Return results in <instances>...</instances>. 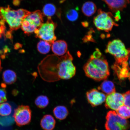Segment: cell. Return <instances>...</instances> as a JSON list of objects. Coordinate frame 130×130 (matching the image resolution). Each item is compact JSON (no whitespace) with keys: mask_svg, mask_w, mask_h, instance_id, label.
<instances>
[{"mask_svg":"<svg viewBox=\"0 0 130 130\" xmlns=\"http://www.w3.org/2000/svg\"><path fill=\"white\" fill-rule=\"evenodd\" d=\"M3 53L4 54L7 55L8 53H9L10 52L11 50L9 47L7 45H5V46L4 48H3Z\"/></svg>","mask_w":130,"mask_h":130,"instance_id":"31","label":"cell"},{"mask_svg":"<svg viewBox=\"0 0 130 130\" xmlns=\"http://www.w3.org/2000/svg\"><path fill=\"white\" fill-rule=\"evenodd\" d=\"M13 4L14 5H18V4H19V0H14L13 1Z\"/></svg>","mask_w":130,"mask_h":130,"instance_id":"33","label":"cell"},{"mask_svg":"<svg viewBox=\"0 0 130 130\" xmlns=\"http://www.w3.org/2000/svg\"><path fill=\"white\" fill-rule=\"evenodd\" d=\"M6 55L5 54L2 55H1V57L2 59H4L6 57Z\"/></svg>","mask_w":130,"mask_h":130,"instance_id":"36","label":"cell"},{"mask_svg":"<svg viewBox=\"0 0 130 130\" xmlns=\"http://www.w3.org/2000/svg\"><path fill=\"white\" fill-rule=\"evenodd\" d=\"M30 13L24 9L12 10L8 5L6 7H0V19L7 23L12 32L20 28L23 21Z\"/></svg>","mask_w":130,"mask_h":130,"instance_id":"3","label":"cell"},{"mask_svg":"<svg viewBox=\"0 0 130 130\" xmlns=\"http://www.w3.org/2000/svg\"><path fill=\"white\" fill-rule=\"evenodd\" d=\"M123 95L124 98L123 104L130 108V90L125 92Z\"/></svg>","mask_w":130,"mask_h":130,"instance_id":"27","label":"cell"},{"mask_svg":"<svg viewBox=\"0 0 130 130\" xmlns=\"http://www.w3.org/2000/svg\"><path fill=\"white\" fill-rule=\"evenodd\" d=\"M105 52L112 55L115 63L127 62L130 56V48L127 49L124 44L119 39H115L108 42Z\"/></svg>","mask_w":130,"mask_h":130,"instance_id":"4","label":"cell"},{"mask_svg":"<svg viewBox=\"0 0 130 130\" xmlns=\"http://www.w3.org/2000/svg\"><path fill=\"white\" fill-rule=\"evenodd\" d=\"M5 22L3 20L0 21V38L2 37L3 35L5 36L6 30L5 24Z\"/></svg>","mask_w":130,"mask_h":130,"instance_id":"29","label":"cell"},{"mask_svg":"<svg viewBox=\"0 0 130 130\" xmlns=\"http://www.w3.org/2000/svg\"><path fill=\"white\" fill-rule=\"evenodd\" d=\"M17 90H15V89H14V90H13L12 92V93L13 95H17V94H18Z\"/></svg>","mask_w":130,"mask_h":130,"instance_id":"35","label":"cell"},{"mask_svg":"<svg viewBox=\"0 0 130 130\" xmlns=\"http://www.w3.org/2000/svg\"><path fill=\"white\" fill-rule=\"evenodd\" d=\"M105 101L106 108L116 111L123 105V94L116 92H113L107 95Z\"/></svg>","mask_w":130,"mask_h":130,"instance_id":"10","label":"cell"},{"mask_svg":"<svg viewBox=\"0 0 130 130\" xmlns=\"http://www.w3.org/2000/svg\"><path fill=\"white\" fill-rule=\"evenodd\" d=\"M43 23V15L39 10L30 12L23 21L21 28L24 34L29 36Z\"/></svg>","mask_w":130,"mask_h":130,"instance_id":"5","label":"cell"},{"mask_svg":"<svg viewBox=\"0 0 130 130\" xmlns=\"http://www.w3.org/2000/svg\"><path fill=\"white\" fill-rule=\"evenodd\" d=\"M52 44L48 42L41 40L37 43V49L39 52L43 54H46L49 52Z\"/></svg>","mask_w":130,"mask_h":130,"instance_id":"20","label":"cell"},{"mask_svg":"<svg viewBox=\"0 0 130 130\" xmlns=\"http://www.w3.org/2000/svg\"><path fill=\"white\" fill-rule=\"evenodd\" d=\"M53 113L55 117L60 120L66 119L69 114L68 108L63 105L58 106L55 107L53 110Z\"/></svg>","mask_w":130,"mask_h":130,"instance_id":"17","label":"cell"},{"mask_svg":"<svg viewBox=\"0 0 130 130\" xmlns=\"http://www.w3.org/2000/svg\"><path fill=\"white\" fill-rule=\"evenodd\" d=\"M97 6L95 3L92 1H87L84 3L82 7V11L87 17L93 15L97 10Z\"/></svg>","mask_w":130,"mask_h":130,"instance_id":"16","label":"cell"},{"mask_svg":"<svg viewBox=\"0 0 130 130\" xmlns=\"http://www.w3.org/2000/svg\"><path fill=\"white\" fill-rule=\"evenodd\" d=\"M1 86L2 88H3L5 89L6 87V85L5 83H2L1 84Z\"/></svg>","mask_w":130,"mask_h":130,"instance_id":"34","label":"cell"},{"mask_svg":"<svg viewBox=\"0 0 130 130\" xmlns=\"http://www.w3.org/2000/svg\"><path fill=\"white\" fill-rule=\"evenodd\" d=\"M116 112L122 118L126 119L130 118V108L125 105H122Z\"/></svg>","mask_w":130,"mask_h":130,"instance_id":"24","label":"cell"},{"mask_svg":"<svg viewBox=\"0 0 130 130\" xmlns=\"http://www.w3.org/2000/svg\"><path fill=\"white\" fill-rule=\"evenodd\" d=\"M56 8L54 5L48 4L44 6L42 13L43 16L51 17L56 13Z\"/></svg>","mask_w":130,"mask_h":130,"instance_id":"22","label":"cell"},{"mask_svg":"<svg viewBox=\"0 0 130 130\" xmlns=\"http://www.w3.org/2000/svg\"><path fill=\"white\" fill-rule=\"evenodd\" d=\"M2 68L1 66V57H0V72L2 71Z\"/></svg>","mask_w":130,"mask_h":130,"instance_id":"37","label":"cell"},{"mask_svg":"<svg viewBox=\"0 0 130 130\" xmlns=\"http://www.w3.org/2000/svg\"><path fill=\"white\" fill-rule=\"evenodd\" d=\"M50 101L47 96L41 95L37 97L35 100V104L36 106L40 109L44 108L48 105Z\"/></svg>","mask_w":130,"mask_h":130,"instance_id":"21","label":"cell"},{"mask_svg":"<svg viewBox=\"0 0 130 130\" xmlns=\"http://www.w3.org/2000/svg\"><path fill=\"white\" fill-rule=\"evenodd\" d=\"M13 117L18 126L21 127L28 125L31 121V110L28 105H19L14 110Z\"/></svg>","mask_w":130,"mask_h":130,"instance_id":"9","label":"cell"},{"mask_svg":"<svg viewBox=\"0 0 130 130\" xmlns=\"http://www.w3.org/2000/svg\"><path fill=\"white\" fill-rule=\"evenodd\" d=\"M66 16L68 20L71 22H74L77 19L78 17V14L76 10L71 9L68 11Z\"/></svg>","mask_w":130,"mask_h":130,"instance_id":"26","label":"cell"},{"mask_svg":"<svg viewBox=\"0 0 130 130\" xmlns=\"http://www.w3.org/2000/svg\"><path fill=\"white\" fill-rule=\"evenodd\" d=\"M45 58L39 67L43 79L48 81L69 79L75 75L76 68L73 62V57L69 51L61 57L55 55Z\"/></svg>","mask_w":130,"mask_h":130,"instance_id":"1","label":"cell"},{"mask_svg":"<svg viewBox=\"0 0 130 130\" xmlns=\"http://www.w3.org/2000/svg\"><path fill=\"white\" fill-rule=\"evenodd\" d=\"M57 26V24L53 22L51 17H47L46 22L42 24L34 32L36 37L52 44L56 40L54 32Z\"/></svg>","mask_w":130,"mask_h":130,"instance_id":"7","label":"cell"},{"mask_svg":"<svg viewBox=\"0 0 130 130\" xmlns=\"http://www.w3.org/2000/svg\"><path fill=\"white\" fill-rule=\"evenodd\" d=\"M4 37L5 38L9 39L10 40H12L13 38L12 32L10 30L8 31L5 34Z\"/></svg>","mask_w":130,"mask_h":130,"instance_id":"30","label":"cell"},{"mask_svg":"<svg viewBox=\"0 0 130 130\" xmlns=\"http://www.w3.org/2000/svg\"><path fill=\"white\" fill-rule=\"evenodd\" d=\"M87 100L92 107L101 105L105 101L106 96L95 89H91L86 93Z\"/></svg>","mask_w":130,"mask_h":130,"instance_id":"11","label":"cell"},{"mask_svg":"<svg viewBox=\"0 0 130 130\" xmlns=\"http://www.w3.org/2000/svg\"><path fill=\"white\" fill-rule=\"evenodd\" d=\"M3 52L2 50H0V55H2L3 54Z\"/></svg>","mask_w":130,"mask_h":130,"instance_id":"38","label":"cell"},{"mask_svg":"<svg viewBox=\"0 0 130 130\" xmlns=\"http://www.w3.org/2000/svg\"><path fill=\"white\" fill-rule=\"evenodd\" d=\"M112 68L120 79H122L130 77L129 72L130 69L127 62L120 64L115 63Z\"/></svg>","mask_w":130,"mask_h":130,"instance_id":"13","label":"cell"},{"mask_svg":"<svg viewBox=\"0 0 130 130\" xmlns=\"http://www.w3.org/2000/svg\"><path fill=\"white\" fill-rule=\"evenodd\" d=\"M106 119L105 127L106 130H128L130 127L129 122L114 111L108 112Z\"/></svg>","mask_w":130,"mask_h":130,"instance_id":"8","label":"cell"},{"mask_svg":"<svg viewBox=\"0 0 130 130\" xmlns=\"http://www.w3.org/2000/svg\"><path fill=\"white\" fill-rule=\"evenodd\" d=\"M108 6L112 12L123 11L130 3V0H102Z\"/></svg>","mask_w":130,"mask_h":130,"instance_id":"12","label":"cell"},{"mask_svg":"<svg viewBox=\"0 0 130 130\" xmlns=\"http://www.w3.org/2000/svg\"><path fill=\"white\" fill-rule=\"evenodd\" d=\"M56 124V120L52 115H44L40 121V126L44 130H53Z\"/></svg>","mask_w":130,"mask_h":130,"instance_id":"15","label":"cell"},{"mask_svg":"<svg viewBox=\"0 0 130 130\" xmlns=\"http://www.w3.org/2000/svg\"><path fill=\"white\" fill-rule=\"evenodd\" d=\"M14 123V119L12 117L3 116L0 117V124L4 126L12 125Z\"/></svg>","mask_w":130,"mask_h":130,"instance_id":"25","label":"cell"},{"mask_svg":"<svg viewBox=\"0 0 130 130\" xmlns=\"http://www.w3.org/2000/svg\"><path fill=\"white\" fill-rule=\"evenodd\" d=\"M22 45L21 43H17L15 44L14 46V48L15 50H18L19 49L22 48Z\"/></svg>","mask_w":130,"mask_h":130,"instance_id":"32","label":"cell"},{"mask_svg":"<svg viewBox=\"0 0 130 130\" xmlns=\"http://www.w3.org/2000/svg\"><path fill=\"white\" fill-rule=\"evenodd\" d=\"M99 90H101L107 95L116 92V89L113 83L109 80H105L98 87Z\"/></svg>","mask_w":130,"mask_h":130,"instance_id":"18","label":"cell"},{"mask_svg":"<svg viewBox=\"0 0 130 130\" xmlns=\"http://www.w3.org/2000/svg\"><path fill=\"white\" fill-rule=\"evenodd\" d=\"M101 57L102 54L100 52H95L84 65V70L87 77L100 81L106 79L109 76L108 61Z\"/></svg>","mask_w":130,"mask_h":130,"instance_id":"2","label":"cell"},{"mask_svg":"<svg viewBox=\"0 0 130 130\" xmlns=\"http://www.w3.org/2000/svg\"><path fill=\"white\" fill-rule=\"evenodd\" d=\"M113 18L115 17L111 12H105L100 9L98 11L97 15L94 18L93 22L97 30L108 32L114 26H118Z\"/></svg>","mask_w":130,"mask_h":130,"instance_id":"6","label":"cell"},{"mask_svg":"<svg viewBox=\"0 0 130 130\" xmlns=\"http://www.w3.org/2000/svg\"><path fill=\"white\" fill-rule=\"evenodd\" d=\"M52 51L56 56H64L67 52L68 45L64 40H60L55 41L52 44Z\"/></svg>","mask_w":130,"mask_h":130,"instance_id":"14","label":"cell"},{"mask_svg":"<svg viewBox=\"0 0 130 130\" xmlns=\"http://www.w3.org/2000/svg\"><path fill=\"white\" fill-rule=\"evenodd\" d=\"M7 101V92L6 89L0 88V103H4Z\"/></svg>","mask_w":130,"mask_h":130,"instance_id":"28","label":"cell"},{"mask_svg":"<svg viewBox=\"0 0 130 130\" xmlns=\"http://www.w3.org/2000/svg\"><path fill=\"white\" fill-rule=\"evenodd\" d=\"M129 62V64H130V59Z\"/></svg>","mask_w":130,"mask_h":130,"instance_id":"39","label":"cell"},{"mask_svg":"<svg viewBox=\"0 0 130 130\" xmlns=\"http://www.w3.org/2000/svg\"><path fill=\"white\" fill-rule=\"evenodd\" d=\"M12 111L11 106L7 102L0 104V115L2 116H8Z\"/></svg>","mask_w":130,"mask_h":130,"instance_id":"23","label":"cell"},{"mask_svg":"<svg viewBox=\"0 0 130 130\" xmlns=\"http://www.w3.org/2000/svg\"><path fill=\"white\" fill-rule=\"evenodd\" d=\"M3 79L5 83L10 85L15 83L17 79V76L14 71L7 70L4 71L3 74Z\"/></svg>","mask_w":130,"mask_h":130,"instance_id":"19","label":"cell"}]
</instances>
